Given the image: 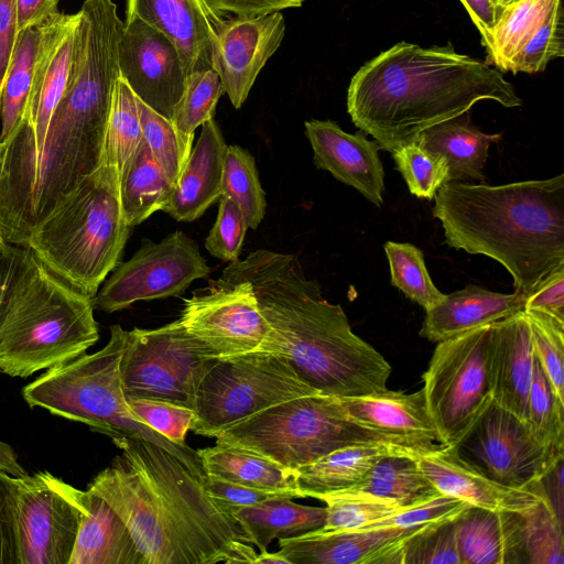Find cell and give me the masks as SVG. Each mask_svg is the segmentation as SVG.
Returning a JSON list of instances; mask_svg holds the SVG:
<instances>
[{"mask_svg":"<svg viewBox=\"0 0 564 564\" xmlns=\"http://www.w3.org/2000/svg\"><path fill=\"white\" fill-rule=\"evenodd\" d=\"M434 199L447 245L498 261L514 291L525 295L564 264L563 174L498 186L447 182Z\"/></svg>","mask_w":564,"mask_h":564,"instance_id":"cell-4","label":"cell"},{"mask_svg":"<svg viewBox=\"0 0 564 564\" xmlns=\"http://www.w3.org/2000/svg\"><path fill=\"white\" fill-rule=\"evenodd\" d=\"M119 69L142 102L171 119L186 75L175 44L165 34L140 19L124 20Z\"/></svg>","mask_w":564,"mask_h":564,"instance_id":"cell-18","label":"cell"},{"mask_svg":"<svg viewBox=\"0 0 564 564\" xmlns=\"http://www.w3.org/2000/svg\"><path fill=\"white\" fill-rule=\"evenodd\" d=\"M455 448L494 480L520 489L535 488L563 460L492 399Z\"/></svg>","mask_w":564,"mask_h":564,"instance_id":"cell-15","label":"cell"},{"mask_svg":"<svg viewBox=\"0 0 564 564\" xmlns=\"http://www.w3.org/2000/svg\"><path fill=\"white\" fill-rule=\"evenodd\" d=\"M42 25L18 33L14 48L0 90V141H6L21 122L33 80Z\"/></svg>","mask_w":564,"mask_h":564,"instance_id":"cell-36","label":"cell"},{"mask_svg":"<svg viewBox=\"0 0 564 564\" xmlns=\"http://www.w3.org/2000/svg\"><path fill=\"white\" fill-rule=\"evenodd\" d=\"M127 330L110 327L108 343L94 354L47 369L26 384L22 395L30 408L88 425L111 438H142L176 457L203 482L207 475L197 451L177 445L140 421L130 410L120 376Z\"/></svg>","mask_w":564,"mask_h":564,"instance_id":"cell-7","label":"cell"},{"mask_svg":"<svg viewBox=\"0 0 564 564\" xmlns=\"http://www.w3.org/2000/svg\"><path fill=\"white\" fill-rule=\"evenodd\" d=\"M564 55L563 8L557 2L510 62L508 72L535 74Z\"/></svg>","mask_w":564,"mask_h":564,"instance_id":"cell-46","label":"cell"},{"mask_svg":"<svg viewBox=\"0 0 564 564\" xmlns=\"http://www.w3.org/2000/svg\"><path fill=\"white\" fill-rule=\"evenodd\" d=\"M174 185L175 182L158 164L142 139L119 175L120 203L128 226H138L161 210Z\"/></svg>","mask_w":564,"mask_h":564,"instance_id":"cell-34","label":"cell"},{"mask_svg":"<svg viewBox=\"0 0 564 564\" xmlns=\"http://www.w3.org/2000/svg\"><path fill=\"white\" fill-rule=\"evenodd\" d=\"M523 311H538L564 322V264L542 278L525 294Z\"/></svg>","mask_w":564,"mask_h":564,"instance_id":"cell-54","label":"cell"},{"mask_svg":"<svg viewBox=\"0 0 564 564\" xmlns=\"http://www.w3.org/2000/svg\"><path fill=\"white\" fill-rule=\"evenodd\" d=\"M143 140L165 174L176 182L192 151L194 135L180 132L170 119L137 97Z\"/></svg>","mask_w":564,"mask_h":564,"instance_id":"cell-42","label":"cell"},{"mask_svg":"<svg viewBox=\"0 0 564 564\" xmlns=\"http://www.w3.org/2000/svg\"><path fill=\"white\" fill-rule=\"evenodd\" d=\"M455 518L429 524L406 538L401 543L400 564H460Z\"/></svg>","mask_w":564,"mask_h":564,"instance_id":"cell-48","label":"cell"},{"mask_svg":"<svg viewBox=\"0 0 564 564\" xmlns=\"http://www.w3.org/2000/svg\"><path fill=\"white\" fill-rule=\"evenodd\" d=\"M250 282L269 330L257 351L286 360L322 394L386 391L390 364L357 336L339 304L328 302L293 254L258 249L224 270Z\"/></svg>","mask_w":564,"mask_h":564,"instance_id":"cell-2","label":"cell"},{"mask_svg":"<svg viewBox=\"0 0 564 564\" xmlns=\"http://www.w3.org/2000/svg\"><path fill=\"white\" fill-rule=\"evenodd\" d=\"M143 139L137 96L119 76L105 133L101 164L115 165L119 175Z\"/></svg>","mask_w":564,"mask_h":564,"instance_id":"cell-38","label":"cell"},{"mask_svg":"<svg viewBox=\"0 0 564 564\" xmlns=\"http://www.w3.org/2000/svg\"><path fill=\"white\" fill-rule=\"evenodd\" d=\"M112 442L121 454L87 490L122 519L143 564H253L257 553L239 522L176 457L142 438Z\"/></svg>","mask_w":564,"mask_h":564,"instance_id":"cell-1","label":"cell"},{"mask_svg":"<svg viewBox=\"0 0 564 564\" xmlns=\"http://www.w3.org/2000/svg\"><path fill=\"white\" fill-rule=\"evenodd\" d=\"M29 253L28 248L7 243L0 254V329L14 285Z\"/></svg>","mask_w":564,"mask_h":564,"instance_id":"cell-55","label":"cell"},{"mask_svg":"<svg viewBox=\"0 0 564 564\" xmlns=\"http://www.w3.org/2000/svg\"><path fill=\"white\" fill-rule=\"evenodd\" d=\"M392 156L411 194L417 198L433 199L449 181L446 159L416 142L397 149Z\"/></svg>","mask_w":564,"mask_h":564,"instance_id":"cell-45","label":"cell"},{"mask_svg":"<svg viewBox=\"0 0 564 564\" xmlns=\"http://www.w3.org/2000/svg\"><path fill=\"white\" fill-rule=\"evenodd\" d=\"M468 12L481 35V44L488 43L490 32L496 24L501 8L494 0H459Z\"/></svg>","mask_w":564,"mask_h":564,"instance_id":"cell-59","label":"cell"},{"mask_svg":"<svg viewBox=\"0 0 564 564\" xmlns=\"http://www.w3.org/2000/svg\"><path fill=\"white\" fill-rule=\"evenodd\" d=\"M562 527L547 496L534 507L514 512V563L563 564Z\"/></svg>","mask_w":564,"mask_h":564,"instance_id":"cell-35","label":"cell"},{"mask_svg":"<svg viewBox=\"0 0 564 564\" xmlns=\"http://www.w3.org/2000/svg\"><path fill=\"white\" fill-rule=\"evenodd\" d=\"M487 99L507 108L522 104L501 70L457 53L451 43L422 47L400 42L352 76L347 111L356 127L392 153Z\"/></svg>","mask_w":564,"mask_h":564,"instance_id":"cell-3","label":"cell"},{"mask_svg":"<svg viewBox=\"0 0 564 564\" xmlns=\"http://www.w3.org/2000/svg\"><path fill=\"white\" fill-rule=\"evenodd\" d=\"M217 444L264 456L295 470L336 449L377 443L431 447L365 427L350 419L339 397L303 395L275 404L223 431Z\"/></svg>","mask_w":564,"mask_h":564,"instance_id":"cell-8","label":"cell"},{"mask_svg":"<svg viewBox=\"0 0 564 564\" xmlns=\"http://www.w3.org/2000/svg\"><path fill=\"white\" fill-rule=\"evenodd\" d=\"M178 319L216 360L257 351L269 330L250 282L225 271L184 300Z\"/></svg>","mask_w":564,"mask_h":564,"instance_id":"cell-13","label":"cell"},{"mask_svg":"<svg viewBox=\"0 0 564 564\" xmlns=\"http://www.w3.org/2000/svg\"><path fill=\"white\" fill-rule=\"evenodd\" d=\"M491 324L438 341L423 375L427 410L446 446L456 447L491 401Z\"/></svg>","mask_w":564,"mask_h":564,"instance_id":"cell-10","label":"cell"},{"mask_svg":"<svg viewBox=\"0 0 564 564\" xmlns=\"http://www.w3.org/2000/svg\"><path fill=\"white\" fill-rule=\"evenodd\" d=\"M326 502L323 531H352L362 529L403 508L398 503L376 497L333 492L318 497Z\"/></svg>","mask_w":564,"mask_h":564,"instance_id":"cell-44","label":"cell"},{"mask_svg":"<svg viewBox=\"0 0 564 564\" xmlns=\"http://www.w3.org/2000/svg\"><path fill=\"white\" fill-rule=\"evenodd\" d=\"M210 358L180 319L154 329L127 330L120 360L124 397L173 403L194 410Z\"/></svg>","mask_w":564,"mask_h":564,"instance_id":"cell-11","label":"cell"},{"mask_svg":"<svg viewBox=\"0 0 564 564\" xmlns=\"http://www.w3.org/2000/svg\"><path fill=\"white\" fill-rule=\"evenodd\" d=\"M536 359L556 394L564 401V322L538 312L524 311Z\"/></svg>","mask_w":564,"mask_h":564,"instance_id":"cell-47","label":"cell"},{"mask_svg":"<svg viewBox=\"0 0 564 564\" xmlns=\"http://www.w3.org/2000/svg\"><path fill=\"white\" fill-rule=\"evenodd\" d=\"M281 357L252 351L217 360L196 393L191 430L216 437L231 425L275 404L316 394Z\"/></svg>","mask_w":564,"mask_h":564,"instance_id":"cell-9","label":"cell"},{"mask_svg":"<svg viewBox=\"0 0 564 564\" xmlns=\"http://www.w3.org/2000/svg\"><path fill=\"white\" fill-rule=\"evenodd\" d=\"M534 350L524 311L491 324L488 375L491 399L527 422Z\"/></svg>","mask_w":564,"mask_h":564,"instance_id":"cell-22","label":"cell"},{"mask_svg":"<svg viewBox=\"0 0 564 564\" xmlns=\"http://www.w3.org/2000/svg\"><path fill=\"white\" fill-rule=\"evenodd\" d=\"M218 214L205 239V248L215 258L235 262L239 260L248 224L237 205L229 197H219Z\"/></svg>","mask_w":564,"mask_h":564,"instance_id":"cell-49","label":"cell"},{"mask_svg":"<svg viewBox=\"0 0 564 564\" xmlns=\"http://www.w3.org/2000/svg\"><path fill=\"white\" fill-rule=\"evenodd\" d=\"M0 471L13 477L28 475L25 469L18 462V456L13 448L2 441H0Z\"/></svg>","mask_w":564,"mask_h":564,"instance_id":"cell-60","label":"cell"},{"mask_svg":"<svg viewBox=\"0 0 564 564\" xmlns=\"http://www.w3.org/2000/svg\"><path fill=\"white\" fill-rule=\"evenodd\" d=\"M434 446L415 447L377 443L343 447L296 468L294 484L301 498L318 499L323 495L352 487L386 455L394 453L417 455Z\"/></svg>","mask_w":564,"mask_h":564,"instance_id":"cell-28","label":"cell"},{"mask_svg":"<svg viewBox=\"0 0 564 564\" xmlns=\"http://www.w3.org/2000/svg\"><path fill=\"white\" fill-rule=\"evenodd\" d=\"M0 564H18L17 546L6 484L0 471Z\"/></svg>","mask_w":564,"mask_h":564,"instance_id":"cell-58","label":"cell"},{"mask_svg":"<svg viewBox=\"0 0 564 564\" xmlns=\"http://www.w3.org/2000/svg\"><path fill=\"white\" fill-rule=\"evenodd\" d=\"M91 299L94 310L113 313L137 301L180 296L210 269L196 242L175 231L160 242L143 240L138 251L119 263Z\"/></svg>","mask_w":564,"mask_h":564,"instance_id":"cell-14","label":"cell"},{"mask_svg":"<svg viewBox=\"0 0 564 564\" xmlns=\"http://www.w3.org/2000/svg\"><path fill=\"white\" fill-rule=\"evenodd\" d=\"M140 19L176 46L185 75L212 69L210 22L198 0H126V19Z\"/></svg>","mask_w":564,"mask_h":564,"instance_id":"cell-25","label":"cell"},{"mask_svg":"<svg viewBox=\"0 0 564 564\" xmlns=\"http://www.w3.org/2000/svg\"><path fill=\"white\" fill-rule=\"evenodd\" d=\"M79 14L58 13L42 25L33 80L23 118L4 142V153L39 152L67 85Z\"/></svg>","mask_w":564,"mask_h":564,"instance_id":"cell-16","label":"cell"},{"mask_svg":"<svg viewBox=\"0 0 564 564\" xmlns=\"http://www.w3.org/2000/svg\"><path fill=\"white\" fill-rule=\"evenodd\" d=\"M247 535V542L260 552L286 536L319 529L326 520V507L303 506L288 497H274L231 512Z\"/></svg>","mask_w":564,"mask_h":564,"instance_id":"cell-31","label":"cell"},{"mask_svg":"<svg viewBox=\"0 0 564 564\" xmlns=\"http://www.w3.org/2000/svg\"><path fill=\"white\" fill-rule=\"evenodd\" d=\"M525 295L497 293L469 284L446 294L445 300L426 311L420 336L438 343L523 311Z\"/></svg>","mask_w":564,"mask_h":564,"instance_id":"cell-27","label":"cell"},{"mask_svg":"<svg viewBox=\"0 0 564 564\" xmlns=\"http://www.w3.org/2000/svg\"><path fill=\"white\" fill-rule=\"evenodd\" d=\"M415 458L423 474L442 495L474 507L520 512L534 507L546 496L542 481L533 489L505 486L463 457L455 447L441 443Z\"/></svg>","mask_w":564,"mask_h":564,"instance_id":"cell-19","label":"cell"},{"mask_svg":"<svg viewBox=\"0 0 564 564\" xmlns=\"http://www.w3.org/2000/svg\"><path fill=\"white\" fill-rule=\"evenodd\" d=\"M58 2L59 0H15L19 32L33 25H41L61 13Z\"/></svg>","mask_w":564,"mask_h":564,"instance_id":"cell-57","label":"cell"},{"mask_svg":"<svg viewBox=\"0 0 564 564\" xmlns=\"http://www.w3.org/2000/svg\"><path fill=\"white\" fill-rule=\"evenodd\" d=\"M224 94L225 89L215 70L188 74L184 90L173 109L171 122L180 132L194 135L198 127L214 118L217 102Z\"/></svg>","mask_w":564,"mask_h":564,"instance_id":"cell-43","label":"cell"},{"mask_svg":"<svg viewBox=\"0 0 564 564\" xmlns=\"http://www.w3.org/2000/svg\"><path fill=\"white\" fill-rule=\"evenodd\" d=\"M527 423L536 441L563 454L564 401L556 394L535 355L528 398Z\"/></svg>","mask_w":564,"mask_h":564,"instance_id":"cell-41","label":"cell"},{"mask_svg":"<svg viewBox=\"0 0 564 564\" xmlns=\"http://www.w3.org/2000/svg\"><path fill=\"white\" fill-rule=\"evenodd\" d=\"M127 402L132 413L149 427L177 445H187L185 438L194 420L193 409L148 399Z\"/></svg>","mask_w":564,"mask_h":564,"instance_id":"cell-50","label":"cell"},{"mask_svg":"<svg viewBox=\"0 0 564 564\" xmlns=\"http://www.w3.org/2000/svg\"><path fill=\"white\" fill-rule=\"evenodd\" d=\"M514 512L468 506L455 518L460 564L514 563Z\"/></svg>","mask_w":564,"mask_h":564,"instance_id":"cell-30","label":"cell"},{"mask_svg":"<svg viewBox=\"0 0 564 564\" xmlns=\"http://www.w3.org/2000/svg\"><path fill=\"white\" fill-rule=\"evenodd\" d=\"M209 22L227 18H256L299 8L304 0H198Z\"/></svg>","mask_w":564,"mask_h":564,"instance_id":"cell-52","label":"cell"},{"mask_svg":"<svg viewBox=\"0 0 564 564\" xmlns=\"http://www.w3.org/2000/svg\"><path fill=\"white\" fill-rule=\"evenodd\" d=\"M426 525L352 531L316 529L279 539L278 552L288 564H398L401 543Z\"/></svg>","mask_w":564,"mask_h":564,"instance_id":"cell-20","label":"cell"},{"mask_svg":"<svg viewBox=\"0 0 564 564\" xmlns=\"http://www.w3.org/2000/svg\"><path fill=\"white\" fill-rule=\"evenodd\" d=\"M3 154H4V142L0 141V173L3 163Z\"/></svg>","mask_w":564,"mask_h":564,"instance_id":"cell-62","label":"cell"},{"mask_svg":"<svg viewBox=\"0 0 564 564\" xmlns=\"http://www.w3.org/2000/svg\"><path fill=\"white\" fill-rule=\"evenodd\" d=\"M316 167L361 193L370 203H383L384 172L379 144L360 132L350 134L330 120L304 123Z\"/></svg>","mask_w":564,"mask_h":564,"instance_id":"cell-21","label":"cell"},{"mask_svg":"<svg viewBox=\"0 0 564 564\" xmlns=\"http://www.w3.org/2000/svg\"><path fill=\"white\" fill-rule=\"evenodd\" d=\"M206 475L264 490L282 491L301 498L294 470L259 454L235 446L215 444L197 449Z\"/></svg>","mask_w":564,"mask_h":564,"instance_id":"cell-32","label":"cell"},{"mask_svg":"<svg viewBox=\"0 0 564 564\" xmlns=\"http://www.w3.org/2000/svg\"><path fill=\"white\" fill-rule=\"evenodd\" d=\"M17 546L18 564H68L80 510L67 482L48 471L13 477L2 473Z\"/></svg>","mask_w":564,"mask_h":564,"instance_id":"cell-12","label":"cell"},{"mask_svg":"<svg viewBox=\"0 0 564 564\" xmlns=\"http://www.w3.org/2000/svg\"><path fill=\"white\" fill-rule=\"evenodd\" d=\"M502 138L473 124L469 111L423 130L414 142L444 156L448 182L484 181L489 147Z\"/></svg>","mask_w":564,"mask_h":564,"instance_id":"cell-29","label":"cell"},{"mask_svg":"<svg viewBox=\"0 0 564 564\" xmlns=\"http://www.w3.org/2000/svg\"><path fill=\"white\" fill-rule=\"evenodd\" d=\"M561 0H518L502 6L488 43V61L508 72L513 56Z\"/></svg>","mask_w":564,"mask_h":564,"instance_id":"cell-37","label":"cell"},{"mask_svg":"<svg viewBox=\"0 0 564 564\" xmlns=\"http://www.w3.org/2000/svg\"><path fill=\"white\" fill-rule=\"evenodd\" d=\"M67 491L80 510L68 564H143L126 523L101 497L69 484Z\"/></svg>","mask_w":564,"mask_h":564,"instance_id":"cell-24","label":"cell"},{"mask_svg":"<svg viewBox=\"0 0 564 564\" xmlns=\"http://www.w3.org/2000/svg\"><path fill=\"white\" fill-rule=\"evenodd\" d=\"M15 0H0V90L18 37Z\"/></svg>","mask_w":564,"mask_h":564,"instance_id":"cell-56","label":"cell"},{"mask_svg":"<svg viewBox=\"0 0 564 564\" xmlns=\"http://www.w3.org/2000/svg\"><path fill=\"white\" fill-rule=\"evenodd\" d=\"M415 456L406 453L386 455L356 485L337 492L376 497L401 507L437 497L441 492L423 474Z\"/></svg>","mask_w":564,"mask_h":564,"instance_id":"cell-33","label":"cell"},{"mask_svg":"<svg viewBox=\"0 0 564 564\" xmlns=\"http://www.w3.org/2000/svg\"><path fill=\"white\" fill-rule=\"evenodd\" d=\"M468 503L449 496L438 495L423 503L406 507L362 529L414 528L453 519L463 512Z\"/></svg>","mask_w":564,"mask_h":564,"instance_id":"cell-51","label":"cell"},{"mask_svg":"<svg viewBox=\"0 0 564 564\" xmlns=\"http://www.w3.org/2000/svg\"><path fill=\"white\" fill-rule=\"evenodd\" d=\"M339 399L347 415L365 427L415 443H440L423 389L414 393L387 389L373 394Z\"/></svg>","mask_w":564,"mask_h":564,"instance_id":"cell-26","label":"cell"},{"mask_svg":"<svg viewBox=\"0 0 564 564\" xmlns=\"http://www.w3.org/2000/svg\"><path fill=\"white\" fill-rule=\"evenodd\" d=\"M7 242L3 240V238L0 236V254L2 252V250L4 249Z\"/></svg>","mask_w":564,"mask_h":564,"instance_id":"cell-63","label":"cell"},{"mask_svg":"<svg viewBox=\"0 0 564 564\" xmlns=\"http://www.w3.org/2000/svg\"><path fill=\"white\" fill-rule=\"evenodd\" d=\"M98 339L91 299L30 250L0 329V371L26 378L79 357Z\"/></svg>","mask_w":564,"mask_h":564,"instance_id":"cell-6","label":"cell"},{"mask_svg":"<svg viewBox=\"0 0 564 564\" xmlns=\"http://www.w3.org/2000/svg\"><path fill=\"white\" fill-rule=\"evenodd\" d=\"M494 2H495V4H496L497 7L501 8V6H500V0H494Z\"/></svg>","mask_w":564,"mask_h":564,"instance_id":"cell-64","label":"cell"},{"mask_svg":"<svg viewBox=\"0 0 564 564\" xmlns=\"http://www.w3.org/2000/svg\"><path fill=\"white\" fill-rule=\"evenodd\" d=\"M253 564H288L285 558L279 553L267 551L257 553Z\"/></svg>","mask_w":564,"mask_h":564,"instance_id":"cell-61","label":"cell"},{"mask_svg":"<svg viewBox=\"0 0 564 564\" xmlns=\"http://www.w3.org/2000/svg\"><path fill=\"white\" fill-rule=\"evenodd\" d=\"M205 488L214 502L223 511L229 514H231L236 509L251 506L274 497H288L293 499V497L288 492L247 487L209 475H207Z\"/></svg>","mask_w":564,"mask_h":564,"instance_id":"cell-53","label":"cell"},{"mask_svg":"<svg viewBox=\"0 0 564 564\" xmlns=\"http://www.w3.org/2000/svg\"><path fill=\"white\" fill-rule=\"evenodd\" d=\"M285 34L281 12L256 18H227L210 22L212 69L230 102L239 109L268 59Z\"/></svg>","mask_w":564,"mask_h":564,"instance_id":"cell-17","label":"cell"},{"mask_svg":"<svg viewBox=\"0 0 564 564\" xmlns=\"http://www.w3.org/2000/svg\"><path fill=\"white\" fill-rule=\"evenodd\" d=\"M119 172L101 164L30 231L22 247L53 274L93 299L119 264L129 236Z\"/></svg>","mask_w":564,"mask_h":564,"instance_id":"cell-5","label":"cell"},{"mask_svg":"<svg viewBox=\"0 0 564 564\" xmlns=\"http://www.w3.org/2000/svg\"><path fill=\"white\" fill-rule=\"evenodd\" d=\"M384 252L389 261L391 284L425 312L442 303L446 294L433 283L421 249L408 242L387 241Z\"/></svg>","mask_w":564,"mask_h":564,"instance_id":"cell-40","label":"cell"},{"mask_svg":"<svg viewBox=\"0 0 564 564\" xmlns=\"http://www.w3.org/2000/svg\"><path fill=\"white\" fill-rule=\"evenodd\" d=\"M221 195L232 199L241 209L248 227L257 229L267 208L265 194L262 189L254 158L239 145H227Z\"/></svg>","mask_w":564,"mask_h":564,"instance_id":"cell-39","label":"cell"},{"mask_svg":"<svg viewBox=\"0 0 564 564\" xmlns=\"http://www.w3.org/2000/svg\"><path fill=\"white\" fill-rule=\"evenodd\" d=\"M227 144L216 120L202 124L198 141L161 210L178 221H193L221 196Z\"/></svg>","mask_w":564,"mask_h":564,"instance_id":"cell-23","label":"cell"}]
</instances>
